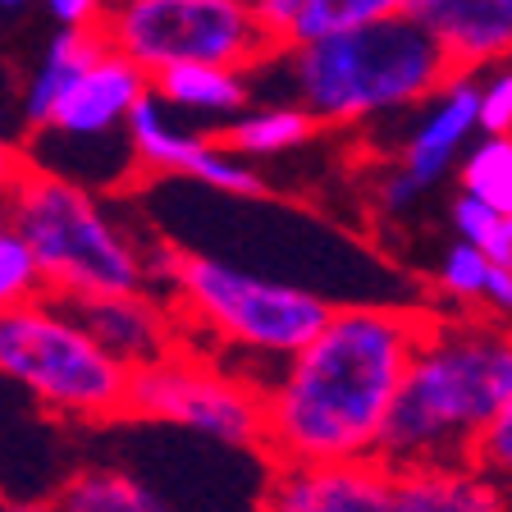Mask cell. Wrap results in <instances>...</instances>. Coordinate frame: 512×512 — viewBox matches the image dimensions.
Returning a JSON list of instances; mask_svg holds the SVG:
<instances>
[{
	"instance_id": "obj_1",
	"label": "cell",
	"mask_w": 512,
	"mask_h": 512,
	"mask_svg": "<svg viewBox=\"0 0 512 512\" xmlns=\"http://www.w3.org/2000/svg\"><path fill=\"white\" fill-rule=\"evenodd\" d=\"M426 320L430 307H334L316 339L261 389L266 458L288 467L375 458Z\"/></svg>"
},
{
	"instance_id": "obj_2",
	"label": "cell",
	"mask_w": 512,
	"mask_h": 512,
	"mask_svg": "<svg viewBox=\"0 0 512 512\" xmlns=\"http://www.w3.org/2000/svg\"><path fill=\"white\" fill-rule=\"evenodd\" d=\"M512 398V320L476 311L439 316L412 348V362L389 407L375 462L384 471L458 467Z\"/></svg>"
},
{
	"instance_id": "obj_3",
	"label": "cell",
	"mask_w": 512,
	"mask_h": 512,
	"mask_svg": "<svg viewBox=\"0 0 512 512\" xmlns=\"http://www.w3.org/2000/svg\"><path fill=\"white\" fill-rule=\"evenodd\" d=\"M5 206H10V229L32 252L51 302L147 293L151 261L110 220V211L87 183L32 165L23 156L5 188Z\"/></svg>"
},
{
	"instance_id": "obj_4",
	"label": "cell",
	"mask_w": 512,
	"mask_h": 512,
	"mask_svg": "<svg viewBox=\"0 0 512 512\" xmlns=\"http://www.w3.org/2000/svg\"><path fill=\"white\" fill-rule=\"evenodd\" d=\"M284 60L288 83L302 101L298 110H307L316 124H352L380 110L416 106L458 78L430 32L403 10V0L394 14Z\"/></svg>"
},
{
	"instance_id": "obj_5",
	"label": "cell",
	"mask_w": 512,
	"mask_h": 512,
	"mask_svg": "<svg viewBox=\"0 0 512 512\" xmlns=\"http://www.w3.org/2000/svg\"><path fill=\"white\" fill-rule=\"evenodd\" d=\"M160 275L170 284L174 316L197 320L224 343H238L261 357H284V362L316 339L334 311L320 293L302 284L252 275V270H238L202 252H183V247L160 252Z\"/></svg>"
},
{
	"instance_id": "obj_6",
	"label": "cell",
	"mask_w": 512,
	"mask_h": 512,
	"mask_svg": "<svg viewBox=\"0 0 512 512\" xmlns=\"http://www.w3.org/2000/svg\"><path fill=\"white\" fill-rule=\"evenodd\" d=\"M0 375L64 421H124L128 371L51 298L0 311Z\"/></svg>"
},
{
	"instance_id": "obj_7",
	"label": "cell",
	"mask_w": 512,
	"mask_h": 512,
	"mask_svg": "<svg viewBox=\"0 0 512 512\" xmlns=\"http://www.w3.org/2000/svg\"><path fill=\"white\" fill-rule=\"evenodd\" d=\"M101 37L147 78L179 64L247 74L275 60L252 5L243 0H119L101 10Z\"/></svg>"
},
{
	"instance_id": "obj_8",
	"label": "cell",
	"mask_w": 512,
	"mask_h": 512,
	"mask_svg": "<svg viewBox=\"0 0 512 512\" xmlns=\"http://www.w3.org/2000/svg\"><path fill=\"white\" fill-rule=\"evenodd\" d=\"M124 421L183 426L224 448L266 453V398H261V384L238 380L224 366H215L211 357H197L192 348L170 352L156 366L128 371Z\"/></svg>"
},
{
	"instance_id": "obj_9",
	"label": "cell",
	"mask_w": 512,
	"mask_h": 512,
	"mask_svg": "<svg viewBox=\"0 0 512 512\" xmlns=\"http://www.w3.org/2000/svg\"><path fill=\"white\" fill-rule=\"evenodd\" d=\"M124 128H128V151H133V160H138L142 170L183 174V179H197L215 192H234V197H266V179L247 160L229 156L224 147L179 128L170 119V110L160 106L151 92L133 106Z\"/></svg>"
},
{
	"instance_id": "obj_10",
	"label": "cell",
	"mask_w": 512,
	"mask_h": 512,
	"mask_svg": "<svg viewBox=\"0 0 512 512\" xmlns=\"http://www.w3.org/2000/svg\"><path fill=\"white\" fill-rule=\"evenodd\" d=\"M476 96H480L476 78H453V83L435 96V110L416 124L412 142H407L403 165H398L380 188L389 211H403L430 183H439L448 174V165L458 160V151L467 147V138L476 133Z\"/></svg>"
},
{
	"instance_id": "obj_11",
	"label": "cell",
	"mask_w": 512,
	"mask_h": 512,
	"mask_svg": "<svg viewBox=\"0 0 512 512\" xmlns=\"http://www.w3.org/2000/svg\"><path fill=\"white\" fill-rule=\"evenodd\" d=\"M60 307L69 311L87 330V339L106 352L110 362L124 366V371L156 366L160 357L188 348L174 307L147 298V293H133V298H96V302H60Z\"/></svg>"
},
{
	"instance_id": "obj_12",
	"label": "cell",
	"mask_w": 512,
	"mask_h": 512,
	"mask_svg": "<svg viewBox=\"0 0 512 512\" xmlns=\"http://www.w3.org/2000/svg\"><path fill=\"white\" fill-rule=\"evenodd\" d=\"M389 490L394 471H384L375 458L316 467L275 462L261 512H389Z\"/></svg>"
},
{
	"instance_id": "obj_13",
	"label": "cell",
	"mask_w": 512,
	"mask_h": 512,
	"mask_svg": "<svg viewBox=\"0 0 512 512\" xmlns=\"http://www.w3.org/2000/svg\"><path fill=\"white\" fill-rule=\"evenodd\" d=\"M403 10L430 32L458 78L512 55V0H403Z\"/></svg>"
},
{
	"instance_id": "obj_14",
	"label": "cell",
	"mask_w": 512,
	"mask_h": 512,
	"mask_svg": "<svg viewBox=\"0 0 512 512\" xmlns=\"http://www.w3.org/2000/svg\"><path fill=\"white\" fill-rule=\"evenodd\" d=\"M151 92V78L124 55L106 51L101 60L55 101L42 133H69V138H106L110 128L128 124L133 106Z\"/></svg>"
},
{
	"instance_id": "obj_15",
	"label": "cell",
	"mask_w": 512,
	"mask_h": 512,
	"mask_svg": "<svg viewBox=\"0 0 512 512\" xmlns=\"http://www.w3.org/2000/svg\"><path fill=\"white\" fill-rule=\"evenodd\" d=\"M394 10L398 0H256L252 5L256 28L270 42L275 60L330 42V37H343V32L375 23Z\"/></svg>"
},
{
	"instance_id": "obj_16",
	"label": "cell",
	"mask_w": 512,
	"mask_h": 512,
	"mask_svg": "<svg viewBox=\"0 0 512 512\" xmlns=\"http://www.w3.org/2000/svg\"><path fill=\"white\" fill-rule=\"evenodd\" d=\"M389 512H508V494L476 462L398 471Z\"/></svg>"
},
{
	"instance_id": "obj_17",
	"label": "cell",
	"mask_w": 512,
	"mask_h": 512,
	"mask_svg": "<svg viewBox=\"0 0 512 512\" xmlns=\"http://www.w3.org/2000/svg\"><path fill=\"white\" fill-rule=\"evenodd\" d=\"M106 51L110 46H106V37H101V28H60L55 32L42 64L32 69L28 92H23V124H28L32 133H42L55 101H60Z\"/></svg>"
},
{
	"instance_id": "obj_18",
	"label": "cell",
	"mask_w": 512,
	"mask_h": 512,
	"mask_svg": "<svg viewBox=\"0 0 512 512\" xmlns=\"http://www.w3.org/2000/svg\"><path fill=\"white\" fill-rule=\"evenodd\" d=\"M51 512H170V503L124 467H83L55 490Z\"/></svg>"
},
{
	"instance_id": "obj_19",
	"label": "cell",
	"mask_w": 512,
	"mask_h": 512,
	"mask_svg": "<svg viewBox=\"0 0 512 512\" xmlns=\"http://www.w3.org/2000/svg\"><path fill=\"white\" fill-rule=\"evenodd\" d=\"M151 96L165 110H197V115H238L247 106V74L215 69V64H179L151 74Z\"/></svg>"
},
{
	"instance_id": "obj_20",
	"label": "cell",
	"mask_w": 512,
	"mask_h": 512,
	"mask_svg": "<svg viewBox=\"0 0 512 512\" xmlns=\"http://www.w3.org/2000/svg\"><path fill=\"white\" fill-rule=\"evenodd\" d=\"M316 119L298 106H270V110H252V115L234 119L224 128V151L229 156H279V151H293L302 142L316 138Z\"/></svg>"
},
{
	"instance_id": "obj_21",
	"label": "cell",
	"mask_w": 512,
	"mask_h": 512,
	"mask_svg": "<svg viewBox=\"0 0 512 512\" xmlns=\"http://www.w3.org/2000/svg\"><path fill=\"white\" fill-rule=\"evenodd\" d=\"M462 197L494 215H512V138H480L458 165Z\"/></svg>"
},
{
	"instance_id": "obj_22",
	"label": "cell",
	"mask_w": 512,
	"mask_h": 512,
	"mask_svg": "<svg viewBox=\"0 0 512 512\" xmlns=\"http://www.w3.org/2000/svg\"><path fill=\"white\" fill-rule=\"evenodd\" d=\"M453 229H458V243L476 247L485 261L512 270V215H494L485 206L458 197L453 202Z\"/></svg>"
},
{
	"instance_id": "obj_23",
	"label": "cell",
	"mask_w": 512,
	"mask_h": 512,
	"mask_svg": "<svg viewBox=\"0 0 512 512\" xmlns=\"http://www.w3.org/2000/svg\"><path fill=\"white\" fill-rule=\"evenodd\" d=\"M37 298H46L37 261H32V252L19 243V234L5 224V229H0V311L28 307V302H37Z\"/></svg>"
},
{
	"instance_id": "obj_24",
	"label": "cell",
	"mask_w": 512,
	"mask_h": 512,
	"mask_svg": "<svg viewBox=\"0 0 512 512\" xmlns=\"http://www.w3.org/2000/svg\"><path fill=\"white\" fill-rule=\"evenodd\" d=\"M490 266L476 247L467 243H453L444 256H439V270H435V284L448 302H462V307H480L485 298V279H490Z\"/></svg>"
},
{
	"instance_id": "obj_25",
	"label": "cell",
	"mask_w": 512,
	"mask_h": 512,
	"mask_svg": "<svg viewBox=\"0 0 512 512\" xmlns=\"http://www.w3.org/2000/svg\"><path fill=\"white\" fill-rule=\"evenodd\" d=\"M476 133L512 138V69H499L476 96Z\"/></svg>"
},
{
	"instance_id": "obj_26",
	"label": "cell",
	"mask_w": 512,
	"mask_h": 512,
	"mask_svg": "<svg viewBox=\"0 0 512 512\" xmlns=\"http://www.w3.org/2000/svg\"><path fill=\"white\" fill-rule=\"evenodd\" d=\"M471 462H476L485 476L499 480V485H503V480H512V398H508V407H503V412L490 421V430L476 439Z\"/></svg>"
},
{
	"instance_id": "obj_27",
	"label": "cell",
	"mask_w": 512,
	"mask_h": 512,
	"mask_svg": "<svg viewBox=\"0 0 512 512\" xmlns=\"http://www.w3.org/2000/svg\"><path fill=\"white\" fill-rule=\"evenodd\" d=\"M101 10L106 5H96V0H55L51 19L60 28H101Z\"/></svg>"
},
{
	"instance_id": "obj_28",
	"label": "cell",
	"mask_w": 512,
	"mask_h": 512,
	"mask_svg": "<svg viewBox=\"0 0 512 512\" xmlns=\"http://www.w3.org/2000/svg\"><path fill=\"white\" fill-rule=\"evenodd\" d=\"M19 165H23V151L0 138V192L10 188V179H14V170H19Z\"/></svg>"
},
{
	"instance_id": "obj_29",
	"label": "cell",
	"mask_w": 512,
	"mask_h": 512,
	"mask_svg": "<svg viewBox=\"0 0 512 512\" xmlns=\"http://www.w3.org/2000/svg\"><path fill=\"white\" fill-rule=\"evenodd\" d=\"M0 512H51L42 503H14V499H0Z\"/></svg>"
},
{
	"instance_id": "obj_30",
	"label": "cell",
	"mask_w": 512,
	"mask_h": 512,
	"mask_svg": "<svg viewBox=\"0 0 512 512\" xmlns=\"http://www.w3.org/2000/svg\"><path fill=\"white\" fill-rule=\"evenodd\" d=\"M10 224V206H5V192H0V229Z\"/></svg>"
}]
</instances>
